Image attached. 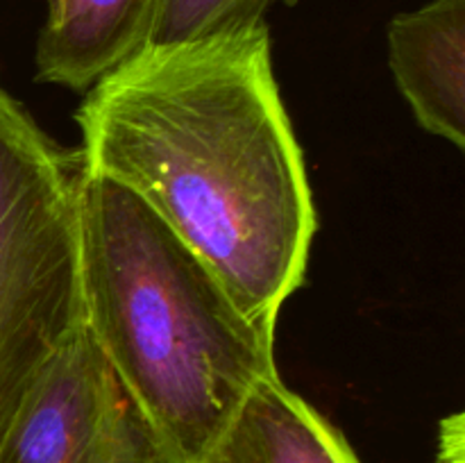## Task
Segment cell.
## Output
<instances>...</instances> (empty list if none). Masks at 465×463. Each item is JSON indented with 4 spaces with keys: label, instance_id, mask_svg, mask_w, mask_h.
<instances>
[{
    "label": "cell",
    "instance_id": "obj_1",
    "mask_svg": "<svg viewBox=\"0 0 465 463\" xmlns=\"http://www.w3.org/2000/svg\"><path fill=\"white\" fill-rule=\"evenodd\" d=\"M82 166L118 182L275 331L318 230L268 23L143 45L84 91Z\"/></svg>",
    "mask_w": 465,
    "mask_h": 463
},
{
    "label": "cell",
    "instance_id": "obj_2",
    "mask_svg": "<svg viewBox=\"0 0 465 463\" xmlns=\"http://www.w3.org/2000/svg\"><path fill=\"white\" fill-rule=\"evenodd\" d=\"M77 232L86 331L171 461L198 463L277 372L275 331L118 182L84 171Z\"/></svg>",
    "mask_w": 465,
    "mask_h": 463
},
{
    "label": "cell",
    "instance_id": "obj_3",
    "mask_svg": "<svg viewBox=\"0 0 465 463\" xmlns=\"http://www.w3.org/2000/svg\"><path fill=\"white\" fill-rule=\"evenodd\" d=\"M80 150L62 148L0 86V463L41 370L84 330Z\"/></svg>",
    "mask_w": 465,
    "mask_h": 463
},
{
    "label": "cell",
    "instance_id": "obj_4",
    "mask_svg": "<svg viewBox=\"0 0 465 463\" xmlns=\"http://www.w3.org/2000/svg\"><path fill=\"white\" fill-rule=\"evenodd\" d=\"M7 463H173L84 330L57 350L23 402Z\"/></svg>",
    "mask_w": 465,
    "mask_h": 463
},
{
    "label": "cell",
    "instance_id": "obj_5",
    "mask_svg": "<svg viewBox=\"0 0 465 463\" xmlns=\"http://www.w3.org/2000/svg\"><path fill=\"white\" fill-rule=\"evenodd\" d=\"M389 64L418 125L465 150V0H430L391 18Z\"/></svg>",
    "mask_w": 465,
    "mask_h": 463
},
{
    "label": "cell",
    "instance_id": "obj_6",
    "mask_svg": "<svg viewBox=\"0 0 465 463\" xmlns=\"http://www.w3.org/2000/svg\"><path fill=\"white\" fill-rule=\"evenodd\" d=\"M198 463H363L343 431L282 381L262 377Z\"/></svg>",
    "mask_w": 465,
    "mask_h": 463
},
{
    "label": "cell",
    "instance_id": "obj_7",
    "mask_svg": "<svg viewBox=\"0 0 465 463\" xmlns=\"http://www.w3.org/2000/svg\"><path fill=\"white\" fill-rule=\"evenodd\" d=\"M159 0H62L36 41V80L86 91L148 44Z\"/></svg>",
    "mask_w": 465,
    "mask_h": 463
},
{
    "label": "cell",
    "instance_id": "obj_8",
    "mask_svg": "<svg viewBox=\"0 0 465 463\" xmlns=\"http://www.w3.org/2000/svg\"><path fill=\"white\" fill-rule=\"evenodd\" d=\"M280 0H159L145 45L184 44L266 23Z\"/></svg>",
    "mask_w": 465,
    "mask_h": 463
},
{
    "label": "cell",
    "instance_id": "obj_9",
    "mask_svg": "<svg viewBox=\"0 0 465 463\" xmlns=\"http://www.w3.org/2000/svg\"><path fill=\"white\" fill-rule=\"evenodd\" d=\"M434 463H465V413L457 411L439 422Z\"/></svg>",
    "mask_w": 465,
    "mask_h": 463
},
{
    "label": "cell",
    "instance_id": "obj_10",
    "mask_svg": "<svg viewBox=\"0 0 465 463\" xmlns=\"http://www.w3.org/2000/svg\"><path fill=\"white\" fill-rule=\"evenodd\" d=\"M59 3H62V0H45V9H48L45 18H53L54 16V12H57Z\"/></svg>",
    "mask_w": 465,
    "mask_h": 463
}]
</instances>
